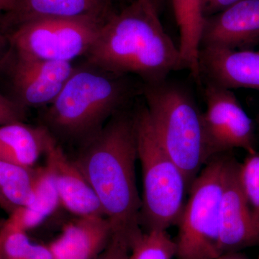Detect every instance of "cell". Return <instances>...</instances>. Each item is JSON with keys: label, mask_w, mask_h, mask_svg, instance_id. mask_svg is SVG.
I'll return each instance as SVG.
<instances>
[{"label": "cell", "mask_w": 259, "mask_h": 259, "mask_svg": "<svg viewBox=\"0 0 259 259\" xmlns=\"http://www.w3.org/2000/svg\"><path fill=\"white\" fill-rule=\"evenodd\" d=\"M238 178L242 192L259 221V151L247 153L244 161L238 162Z\"/></svg>", "instance_id": "obj_22"}, {"label": "cell", "mask_w": 259, "mask_h": 259, "mask_svg": "<svg viewBox=\"0 0 259 259\" xmlns=\"http://www.w3.org/2000/svg\"><path fill=\"white\" fill-rule=\"evenodd\" d=\"M153 5L133 0L102 25L87 63L113 74H135L144 83L160 82L185 69L179 47L167 34Z\"/></svg>", "instance_id": "obj_2"}, {"label": "cell", "mask_w": 259, "mask_h": 259, "mask_svg": "<svg viewBox=\"0 0 259 259\" xmlns=\"http://www.w3.org/2000/svg\"><path fill=\"white\" fill-rule=\"evenodd\" d=\"M176 243L167 231L141 229L130 242L129 259H173Z\"/></svg>", "instance_id": "obj_21"}, {"label": "cell", "mask_w": 259, "mask_h": 259, "mask_svg": "<svg viewBox=\"0 0 259 259\" xmlns=\"http://www.w3.org/2000/svg\"><path fill=\"white\" fill-rule=\"evenodd\" d=\"M25 109L13 98L0 93V125L15 121H23Z\"/></svg>", "instance_id": "obj_23"}, {"label": "cell", "mask_w": 259, "mask_h": 259, "mask_svg": "<svg viewBox=\"0 0 259 259\" xmlns=\"http://www.w3.org/2000/svg\"><path fill=\"white\" fill-rule=\"evenodd\" d=\"M38 168L0 160V193L15 210L31 202Z\"/></svg>", "instance_id": "obj_19"}, {"label": "cell", "mask_w": 259, "mask_h": 259, "mask_svg": "<svg viewBox=\"0 0 259 259\" xmlns=\"http://www.w3.org/2000/svg\"><path fill=\"white\" fill-rule=\"evenodd\" d=\"M105 22L93 18L39 19L5 35L15 55L71 62L86 56Z\"/></svg>", "instance_id": "obj_7"}, {"label": "cell", "mask_w": 259, "mask_h": 259, "mask_svg": "<svg viewBox=\"0 0 259 259\" xmlns=\"http://www.w3.org/2000/svg\"><path fill=\"white\" fill-rule=\"evenodd\" d=\"M114 12L112 0H15L0 15V32L9 33L23 24L39 19L93 18L106 20Z\"/></svg>", "instance_id": "obj_13"}, {"label": "cell", "mask_w": 259, "mask_h": 259, "mask_svg": "<svg viewBox=\"0 0 259 259\" xmlns=\"http://www.w3.org/2000/svg\"><path fill=\"white\" fill-rule=\"evenodd\" d=\"M113 229L105 216L76 217L65 224L49 246L55 259H96L111 241Z\"/></svg>", "instance_id": "obj_15"}, {"label": "cell", "mask_w": 259, "mask_h": 259, "mask_svg": "<svg viewBox=\"0 0 259 259\" xmlns=\"http://www.w3.org/2000/svg\"><path fill=\"white\" fill-rule=\"evenodd\" d=\"M259 42V0H240L204 18L201 49L250 50Z\"/></svg>", "instance_id": "obj_10"}, {"label": "cell", "mask_w": 259, "mask_h": 259, "mask_svg": "<svg viewBox=\"0 0 259 259\" xmlns=\"http://www.w3.org/2000/svg\"><path fill=\"white\" fill-rule=\"evenodd\" d=\"M27 233L5 221L0 228V259H55L49 245L33 243Z\"/></svg>", "instance_id": "obj_20"}, {"label": "cell", "mask_w": 259, "mask_h": 259, "mask_svg": "<svg viewBox=\"0 0 259 259\" xmlns=\"http://www.w3.org/2000/svg\"><path fill=\"white\" fill-rule=\"evenodd\" d=\"M3 223H4V221H3V220L0 219V227L3 226Z\"/></svg>", "instance_id": "obj_31"}, {"label": "cell", "mask_w": 259, "mask_h": 259, "mask_svg": "<svg viewBox=\"0 0 259 259\" xmlns=\"http://www.w3.org/2000/svg\"><path fill=\"white\" fill-rule=\"evenodd\" d=\"M233 160L227 153L213 156L192 182L177 224V259H217L220 256L221 203Z\"/></svg>", "instance_id": "obj_6"}, {"label": "cell", "mask_w": 259, "mask_h": 259, "mask_svg": "<svg viewBox=\"0 0 259 259\" xmlns=\"http://www.w3.org/2000/svg\"><path fill=\"white\" fill-rule=\"evenodd\" d=\"M217 259H248L246 257L243 256L241 254H239L238 252L236 253H226V254H223L220 255Z\"/></svg>", "instance_id": "obj_28"}, {"label": "cell", "mask_w": 259, "mask_h": 259, "mask_svg": "<svg viewBox=\"0 0 259 259\" xmlns=\"http://www.w3.org/2000/svg\"><path fill=\"white\" fill-rule=\"evenodd\" d=\"M10 66L13 100L24 109L49 106L73 74L71 62L30 59L15 55Z\"/></svg>", "instance_id": "obj_9"}, {"label": "cell", "mask_w": 259, "mask_h": 259, "mask_svg": "<svg viewBox=\"0 0 259 259\" xmlns=\"http://www.w3.org/2000/svg\"><path fill=\"white\" fill-rule=\"evenodd\" d=\"M131 1H133V0H131ZM141 1L145 2V3L153 5L156 9L159 10L162 0H141Z\"/></svg>", "instance_id": "obj_30"}, {"label": "cell", "mask_w": 259, "mask_h": 259, "mask_svg": "<svg viewBox=\"0 0 259 259\" xmlns=\"http://www.w3.org/2000/svg\"><path fill=\"white\" fill-rule=\"evenodd\" d=\"M233 160L227 177L221 209L220 255L259 245V221L245 199Z\"/></svg>", "instance_id": "obj_11"}, {"label": "cell", "mask_w": 259, "mask_h": 259, "mask_svg": "<svg viewBox=\"0 0 259 259\" xmlns=\"http://www.w3.org/2000/svg\"><path fill=\"white\" fill-rule=\"evenodd\" d=\"M180 33L179 45L185 69L194 80L201 83L199 53L204 16L201 0H171Z\"/></svg>", "instance_id": "obj_17"}, {"label": "cell", "mask_w": 259, "mask_h": 259, "mask_svg": "<svg viewBox=\"0 0 259 259\" xmlns=\"http://www.w3.org/2000/svg\"><path fill=\"white\" fill-rule=\"evenodd\" d=\"M45 155V166L54 178L61 205L76 217L105 216L93 187L54 136L48 144Z\"/></svg>", "instance_id": "obj_12"}, {"label": "cell", "mask_w": 259, "mask_h": 259, "mask_svg": "<svg viewBox=\"0 0 259 259\" xmlns=\"http://www.w3.org/2000/svg\"><path fill=\"white\" fill-rule=\"evenodd\" d=\"M0 208L5 210L8 214H9V215L15 211L14 208L5 200L1 193H0Z\"/></svg>", "instance_id": "obj_27"}, {"label": "cell", "mask_w": 259, "mask_h": 259, "mask_svg": "<svg viewBox=\"0 0 259 259\" xmlns=\"http://www.w3.org/2000/svg\"><path fill=\"white\" fill-rule=\"evenodd\" d=\"M134 115L117 112L83 143L74 160L93 187L113 234L128 240L141 231V197L136 183Z\"/></svg>", "instance_id": "obj_1"}, {"label": "cell", "mask_w": 259, "mask_h": 259, "mask_svg": "<svg viewBox=\"0 0 259 259\" xmlns=\"http://www.w3.org/2000/svg\"><path fill=\"white\" fill-rule=\"evenodd\" d=\"M129 253L128 241L113 234L107 248L96 259H129Z\"/></svg>", "instance_id": "obj_24"}, {"label": "cell", "mask_w": 259, "mask_h": 259, "mask_svg": "<svg viewBox=\"0 0 259 259\" xmlns=\"http://www.w3.org/2000/svg\"><path fill=\"white\" fill-rule=\"evenodd\" d=\"M61 205L55 182L47 166L38 168L33 197L25 207H19L7 221L28 232L40 226Z\"/></svg>", "instance_id": "obj_18"}, {"label": "cell", "mask_w": 259, "mask_h": 259, "mask_svg": "<svg viewBox=\"0 0 259 259\" xmlns=\"http://www.w3.org/2000/svg\"><path fill=\"white\" fill-rule=\"evenodd\" d=\"M15 0H0V15L11 6Z\"/></svg>", "instance_id": "obj_29"}, {"label": "cell", "mask_w": 259, "mask_h": 259, "mask_svg": "<svg viewBox=\"0 0 259 259\" xmlns=\"http://www.w3.org/2000/svg\"><path fill=\"white\" fill-rule=\"evenodd\" d=\"M52 134L45 126H32L23 121L0 125V160L32 168L45 154Z\"/></svg>", "instance_id": "obj_16"}, {"label": "cell", "mask_w": 259, "mask_h": 259, "mask_svg": "<svg viewBox=\"0 0 259 259\" xmlns=\"http://www.w3.org/2000/svg\"><path fill=\"white\" fill-rule=\"evenodd\" d=\"M134 117L143 177L140 224L145 231H167L180 221L188 192L187 181L160 144L146 106L140 108Z\"/></svg>", "instance_id": "obj_5"}, {"label": "cell", "mask_w": 259, "mask_h": 259, "mask_svg": "<svg viewBox=\"0 0 259 259\" xmlns=\"http://www.w3.org/2000/svg\"><path fill=\"white\" fill-rule=\"evenodd\" d=\"M134 92L126 76L87 63L75 68L47 106L45 127L53 136L83 144L120 111Z\"/></svg>", "instance_id": "obj_3"}, {"label": "cell", "mask_w": 259, "mask_h": 259, "mask_svg": "<svg viewBox=\"0 0 259 259\" xmlns=\"http://www.w3.org/2000/svg\"><path fill=\"white\" fill-rule=\"evenodd\" d=\"M258 259H259V257H258Z\"/></svg>", "instance_id": "obj_33"}, {"label": "cell", "mask_w": 259, "mask_h": 259, "mask_svg": "<svg viewBox=\"0 0 259 259\" xmlns=\"http://www.w3.org/2000/svg\"><path fill=\"white\" fill-rule=\"evenodd\" d=\"M199 63L202 81L228 90H259V51L202 48Z\"/></svg>", "instance_id": "obj_14"}, {"label": "cell", "mask_w": 259, "mask_h": 259, "mask_svg": "<svg viewBox=\"0 0 259 259\" xmlns=\"http://www.w3.org/2000/svg\"><path fill=\"white\" fill-rule=\"evenodd\" d=\"M112 2H113V1H114V0H112Z\"/></svg>", "instance_id": "obj_32"}, {"label": "cell", "mask_w": 259, "mask_h": 259, "mask_svg": "<svg viewBox=\"0 0 259 259\" xmlns=\"http://www.w3.org/2000/svg\"><path fill=\"white\" fill-rule=\"evenodd\" d=\"M204 97L202 117L209 159L234 148L256 151L254 124L231 90L205 82Z\"/></svg>", "instance_id": "obj_8"}, {"label": "cell", "mask_w": 259, "mask_h": 259, "mask_svg": "<svg viewBox=\"0 0 259 259\" xmlns=\"http://www.w3.org/2000/svg\"><path fill=\"white\" fill-rule=\"evenodd\" d=\"M238 1L240 0H201L204 18L220 13Z\"/></svg>", "instance_id": "obj_25"}, {"label": "cell", "mask_w": 259, "mask_h": 259, "mask_svg": "<svg viewBox=\"0 0 259 259\" xmlns=\"http://www.w3.org/2000/svg\"><path fill=\"white\" fill-rule=\"evenodd\" d=\"M143 93L156 137L183 172L189 192L209 160L202 112L183 86L168 79L144 83Z\"/></svg>", "instance_id": "obj_4"}, {"label": "cell", "mask_w": 259, "mask_h": 259, "mask_svg": "<svg viewBox=\"0 0 259 259\" xmlns=\"http://www.w3.org/2000/svg\"><path fill=\"white\" fill-rule=\"evenodd\" d=\"M11 49L8 37L0 32V71L5 67L9 59Z\"/></svg>", "instance_id": "obj_26"}]
</instances>
